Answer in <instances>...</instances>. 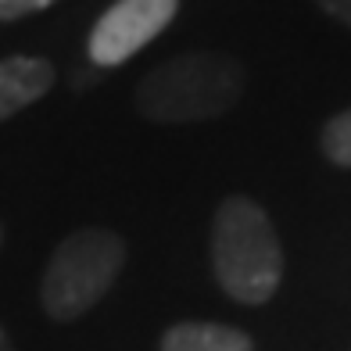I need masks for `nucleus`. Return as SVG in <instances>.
Here are the masks:
<instances>
[{
    "label": "nucleus",
    "instance_id": "nucleus-1",
    "mask_svg": "<svg viewBox=\"0 0 351 351\" xmlns=\"http://www.w3.org/2000/svg\"><path fill=\"white\" fill-rule=\"evenodd\" d=\"M215 280L241 305H265L283 276V247L269 215L247 197H226L212 222Z\"/></svg>",
    "mask_w": 351,
    "mask_h": 351
},
{
    "label": "nucleus",
    "instance_id": "nucleus-2",
    "mask_svg": "<svg viewBox=\"0 0 351 351\" xmlns=\"http://www.w3.org/2000/svg\"><path fill=\"white\" fill-rule=\"evenodd\" d=\"M244 93V69L226 54H183L147 72L136 86V108L151 122L180 125L230 111Z\"/></svg>",
    "mask_w": 351,
    "mask_h": 351
},
{
    "label": "nucleus",
    "instance_id": "nucleus-3",
    "mask_svg": "<svg viewBox=\"0 0 351 351\" xmlns=\"http://www.w3.org/2000/svg\"><path fill=\"white\" fill-rule=\"evenodd\" d=\"M125 265V241L111 230H75L43 269L40 301L51 319H79L111 291Z\"/></svg>",
    "mask_w": 351,
    "mask_h": 351
},
{
    "label": "nucleus",
    "instance_id": "nucleus-4",
    "mask_svg": "<svg viewBox=\"0 0 351 351\" xmlns=\"http://www.w3.org/2000/svg\"><path fill=\"white\" fill-rule=\"evenodd\" d=\"M180 0H115L90 33V61L97 69H115L143 51L176 19Z\"/></svg>",
    "mask_w": 351,
    "mask_h": 351
},
{
    "label": "nucleus",
    "instance_id": "nucleus-5",
    "mask_svg": "<svg viewBox=\"0 0 351 351\" xmlns=\"http://www.w3.org/2000/svg\"><path fill=\"white\" fill-rule=\"evenodd\" d=\"M54 86V65L43 58H4L0 61V122L36 104Z\"/></svg>",
    "mask_w": 351,
    "mask_h": 351
},
{
    "label": "nucleus",
    "instance_id": "nucleus-6",
    "mask_svg": "<svg viewBox=\"0 0 351 351\" xmlns=\"http://www.w3.org/2000/svg\"><path fill=\"white\" fill-rule=\"evenodd\" d=\"M162 351H254L251 337L222 323H176L165 330Z\"/></svg>",
    "mask_w": 351,
    "mask_h": 351
},
{
    "label": "nucleus",
    "instance_id": "nucleus-7",
    "mask_svg": "<svg viewBox=\"0 0 351 351\" xmlns=\"http://www.w3.org/2000/svg\"><path fill=\"white\" fill-rule=\"evenodd\" d=\"M323 154L333 165L351 169V108L341 111V115H333L323 125Z\"/></svg>",
    "mask_w": 351,
    "mask_h": 351
},
{
    "label": "nucleus",
    "instance_id": "nucleus-8",
    "mask_svg": "<svg viewBox=\"0 0 351 351\" xmlns=\"http://www.w3.org/2000/svg\"><path fill=\"white\" fill-rule=\"evenodd\" d=\"M51 4H58V0H0V22H19L25 14H36Z\"/></svg>",
    "mask_w": 351,
    "mask_h": 351
},
{
    "label": "nucleus",
    "instance_id": "nucleus-9",
    "mask_svg": "<svg viewBox=\"0 0 351 351\" xmlns=\"http://www.w3.org/2000/svg\"><path fill=\"white\" fill-rule=\"evenodd\" d=\"M319 8H323L326 14H333L337 22H344L351 29V0H315Z\"/></svg>",
    "mask_w": 351,
    "mask_h": 351
},
{
    "label": "nucleus",
    "instance_id": "nucleus-10",
    "mask_svg": "<svg viewBox=\"0 0 351 351\" xmlns=\"http://www.w3.org/2000/svg\"><path fill=\"white\" fill-rule=\"evenodd\" d=\"M0 351H14L11 341H8V333H4V326H0Z\"/></svg>",
    "mask_w": 351,
    "mask_h": 351
},
{
    "label": "nucleus",
    "instance_id": "nucleus-11",
    "mask_svg": "<svg viewBox=\"0 0 351 351\" xmlns=\"http://www.w3.org/2000/svg\"><path fill=\"white\" fill-rule=\"evenodd\" d=\"M0 244H4V226H0Z\"/></svg>",
    "mask_w": 351,
    "mask_h": 351
}]
</instances>
